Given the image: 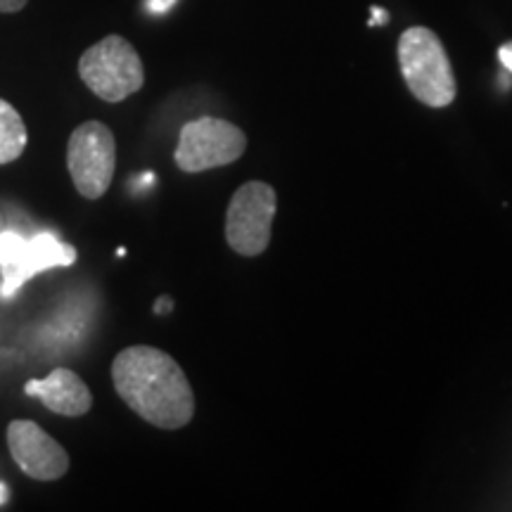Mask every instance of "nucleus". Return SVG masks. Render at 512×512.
<instances>
[{"mask_svg":"<svg viewBox=\"0 0 512 512\" xmlns=\"http://www.w3.org/2000/svg\"><path fill=\"white\" fill-rule=\"evenodd\" d=\"M112 382L126 406L159 430H181L195 415L188 377L162 349L138 344L119 351Z\"/></svg>","mask_w":512,"mask_h":512,"instance_id":"f257e3e1","label":"nucleus"},{"mask_svg":"<svg viewBox=\"0 0 512 512\" xmlns=\"http://www.w3.org/2000/svg\"><path fill=\"white\" fill-rule=\"evenodd\" d=\"M399 67L403 81L422 105L448 107L456 100V76L439 36L427 27H411L399 38Z\"/></svg>","mask_w":512,"mask_h":512,"instance_id":"f03ea898","label":"nucleus"},{"mask_svg":"<svg viewBox=\"0 0 512 512\" xmlns=\"http://www.w3.org/2000/svg\"><path fill=\"white\" fill-rule=\"evenodd\" d=\"M79 76L105 102H121L138 93L145 69L138 50L124 36H107L81 55Z\"/></svg>","mask_w":512,"mask_h":512,"instance_id":"7ed1b4c3","label":"nucleus"},{"mask_svg":"<svg viewBox=\"0 0 512 512\" xmlns=\"http://www.w3.org/2000/svg\"><path fill=\"white\" fill-rule=\"evenodd\" d=\"M67 169L74 188L86 200H100L114 181L117 140L102 121L76 126L67 143Z\"/></svg>","mask_w":512,"mask_h":512,"instance_id":"20e7f679","label":"nucleus"},{"mask_svg":"<svg viewBox=\"0 0 512 512\" xmlns=\"http://www.w3.org/2000/svg\"><path fill=\"white\" fill-rule=\"evenodd\" d=\"M247 136L226 119L202 117L181 128L176 147V166L185 174L228 166L245 155Z\"/></svg>","mask_w":512,"mask_h":512,"instance_id":"39448f33","label":"nucleus"},{"mask_svg":"<svg viewBox=\"0 0 512 512\" xmlns=\"http://www.w3.org/2000/svg\"><path fill=\"white\" fill-rule=\"evenodd\" d=\"M278 197L264 181H249L235 192L226 214V240L240 256H259L271 245Z\"/></svg>","mask_w":512,"mask_h":512,"instance_id":"423d86ee","label":"nucleus"},{"mask_svg":"<svg viewBox=\"0 0 512 512\" xmlns=\"http://www.w3.org/2000/svg\"><path fill=\"white\" fill-rule=\"evenodd\" d=\"M10 456L24 475L36 482H55L67 475V451L31 420H12L8 425Z\"/></svg>","mask_w":512,"mask_h":512,"instance_id":"0eeeda50","label":"nucleus"},{"mask_svg":"<svg viewBox=\"0 0 512 512\" xmlns=\"http://www.w3.org/2000/svg\"><path fill=\"white\" fill-rule=\"evenodd\" d=\"M76 261V249L53 233H38L34 238H24L19 242L17 252L3 268V283H0V294L12 297L19 292L24 283L48 268L72 266Z\"/></svg>","mask_w":512,"mask_h":512,"instance_id":"6e6552de","label":"nucleus"},{"mask_svg":"<svg viewBox=\"0 0 512 512\" xmlns=\"http://www.w3.org/2000/svg\"><path fill=\"white\" fill-rule=\"evenodd\" d=\"M24 392L41 399L48 411L64 418H81L93 408L91 389L69 368H55L46 380H29Z\"/></svg>","mask_w":512,"mask_h":512,"instance_id":"1a4fd4ad","label":"nucleus"},{"mask_svg":"<svg viewBox=\"0 0 512 512\" xmlns=\"http://www.w3.org/2000/svg\"><path fill=\"white\" fill-rule=\"evenodd\" d=\"M27 124L8 100L0 98V164H10L27 150Z\"/></svg>","mask_w":512,"mask_h":512,"instance_id":"9d476101","label":"nucleus"},{"mask_svg":"<svg viewBox=\"0 0 512 512\" xmlns=\"http://www.w3.org/2000/svg\"><path fill=\"white\" fill-rule=\"evenodd\" d=\"M22 240H24L22 235L15 233V230H5V233H0V266L8 264Z\"/></svg>","mask_w":512,"mask_h":512,"instance_id":"9b49d317","label":"nucleus"},{"mask_svg":"<svg viewBox=\"0 0 512 512\" xmlns=\"http://www.w3.org/2000/svg\"><path fill=\"white\" fill-rule=\"evenodd\" d=\"M176 5V0H145V8L152 12V15H164Z\"/></svg>","mask_w":512,"mask_h":512,"instance_id":"f8f14e48","label":"nucleus"},{"mask_svg":"<svg viewBox=\"0 0 512 512\" xmlns=\"http://www.w3.org/2000/svg\"><path fill=\"white\" fill-rule=\"evenodd\" d=\"M29 0H0V12H5V15H12V12H19L24 10V5H27Z\"/></svg>","mask_w":512,"mask_h":512,"instance_id":"ddd939ff","label":"nucleus"},{"mask_svg":"<svg viewBox=\"0 0 512 512\" xmlns=\"http://www.w3.org/2000/svg\"><path fill=\"white\" fill-rule=\"evenodd\" d=\"M498 57H501L503 67L512 74V43H505V46H501V50H498Z\"/></svg>","mask_w":512,"mask_h":512,"instance_id":"4468645a","label":"nucleus"},{"mask_svg":"<svg viewBox=\"0 0 512 512\" xmlns=\"http://www.w3.org/2000/svg\"><path fill=\"white\" fill-rule=\"evenodd\" d=\"M370 12H373V17H370V27H380V24L389 22V15L382 8H373Z\"/></svg>","mask_w":512,"mask_h":512,"instance_id":"2eb2a0df","label":"nucleus"},{"mask_svg":"<svg viewBox=\"0 0 512 512\" xmlns=\"http://www.w3.org/2000/svg\"><path fill=\"white\" fill-rule=\"evenodd\" d=\"M174 309V302H171V299H166V297H162L159 299V302L155 304V311L157 313H166V311H171Z\"/></svg>","mask_w":512,"mask_h":512,"instance_id":"dca6fc26","label":"nucleus"},{"mask_svg":"<svg viewBox=\"0 0 512 512\" xmlns=\"http://www.w3.org/2000/svg\"><path fill=\"white\" fill-rule=\"evenodd\" d=\"M8 501V489H5V484H0V505Z\"/></svg>","mask_w":512,"mask_h":512,"instance_id":"f3484780","label":"nucleus"}]
</instances>
